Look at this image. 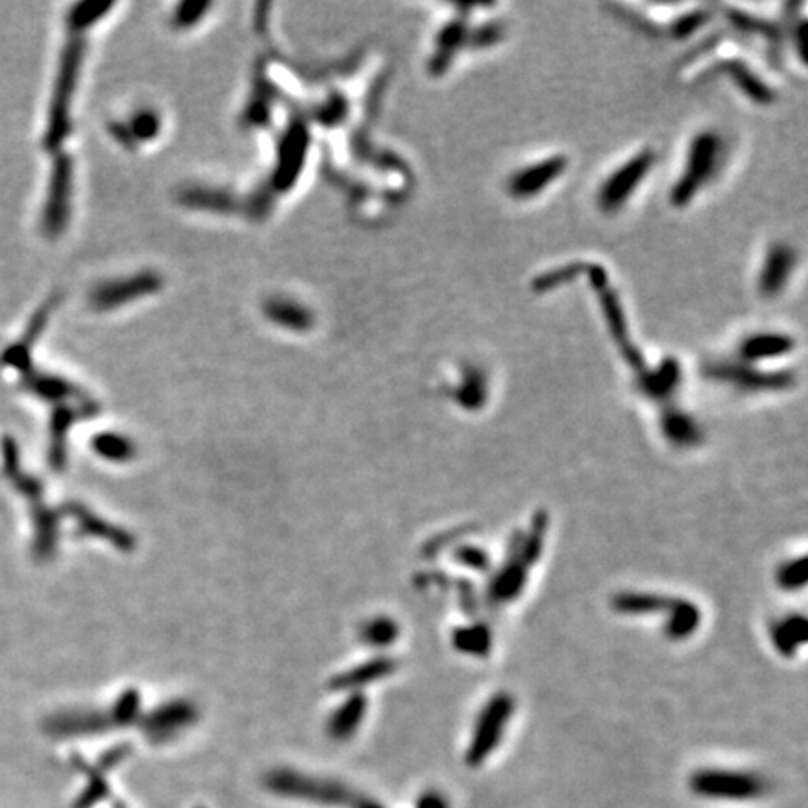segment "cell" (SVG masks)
Here are the masks:
<instances>
[{"label": "cell", "mask_w": 808, "mask_h": 808, "mask_svg": "<svg viewBox=\"0 0 808 808\" xmlns=\"http://www.w3.org/2000/svg\"><path fill=\"white\" fill-rule=\"evenodd\" d=\"M725 156V142L717 131L706 130L697 133L687 148L684 171L670 191V201L681 208L689 205L706 188L719 171Z\"/></svg>", "instance_id": "6da1fadb"}, {"label": "cell", "mask_w": 808, "mask_h": 808, "mask_svg": "<svg viewBox=\"0 0 808 808\" xmlns=\"http://www.w3.org/2000/svg\"><path fill=\"white\" fill-rule=\"evenodd\" d=\"M689 788L695 796L711 801H755L767 794V780L760 775L739 769L708 767L690 775Z\"/></svg>", "instance_id": "7a4b0ae2"}, {"label": "cell", "mask_w": 808, "mask_h": 808, "mask_svg": "<svg viewBox=\"0 0 808 808\" xmlns=\"http://www.w3.org/2000/svg\"><path fill=\"white\" fill-rule=\"evenodd\" d=\"M515 708L517 704L513 695H509L506 690L496 692L487 700L473 722L472 738L465 756L468 766H483L487 758L500 747L509 722L513 719Z\"/></svg>", "instance_id": "3957f363"}, {"label": "cell", "mask_w": 808, "mask_h": 808, "mask_svg": "<svg viewBox=\"0 0 808 808\" xmlns=\"http://www.w3.org/2000/svg\"><path fill=\"white\" fill-rule=\"evenodd\" d=\"M139 714H141V692L130 687L106 711L92 709V711H71V714L59 715L53 720V726L57 732L83 736V734H98L111 730V728L133 725Z\"/></svg>", "instance_id": "277c9868"}, {"label": "cell", "mask_w": 808, "mask_h": 808, "mask_svg": "<svg viewBox=\"0 0 808 808\" xmlns=\"http://www.w3.org/2000/svg\"><path fill=\"white\" fill-rule=\"evenodd\" d=\"M657 153L651 148H646L631 160L621 163L616 171L610 172L601 188L597 189V207L601 212L616 213L626 207L632 193L640 188L644 178L648 177L656 166Z\"/></svg>", "instance_id": "5b68a950"}, {"label": "cell", "mask_w": 808, "mask_h": 808, "mask_svg": "<svg viewBox=\"0 0 808 808\" xmlns=\"http://www.w3.org/2000/svg\"><path fill=\"white\" fill-rule=\"evenodd\" d=\"M531 563L522 552L515 536L508 545V555L502 566L498 567V571L492 575L489 588H487V599L496 607L508 605L519 599L520 593L525 591L528 575H530Z\"/></svg>", "instance_id": "8992f818"}, {"label": "cell", "mask_w": 808, "mask_h": 808, "mask_svg": "<svg viewBox=\"0 0 808 808\" xmlns=\"http://www.w3.org/2000/svg\"><path fill=\"white\" fill-rule=\"evenodd\" d=\"M199 717L197 706L189 700H171L161 704L142 719V732L152 744H167L196 722Z\"/></svg>", "instance_id": "52a82bcc"}, {"label": "cell", "mask_w": 808, "mask_h": 808, "mask_svg": "<svg viewBox=\"0 0 808 808\" xmlns=\"http://www.w3.org/2000/svg\"><path fill=\"white\" fill-rule=\"evenodd\" d=\"M567 171L566 156H550L515 171L508 178V193L517 201H530Z\"/></svg>", "instance_id": "ba28073f"}, {"label": "cell", "mask_w": 808, "mask_h": 808, "mask_svg": "<svg viewBox=\"0 0 808 808\" xmlns=\"http://www.w3.org/2000/svg\"><path fill=\"white\" fill-rule=\"evenodd\" d=\"M709 377L741 391L788 390L794 383L790 372H761L747 363H717L709 367Z\"/></svg>", "instance_id": "9c48e42d"}, {"label": "cell", "mask_w": 808, "mask_h": 808, "mask_svg": "<svg viewBox=\"0 0 808 808\" xmlns=\"http://www.w3.org/2000/svg\"><path fill=\"white\" fill-rule=\"evenodd\" d=\"M796 268V251L788 243H775L767 249L758 272V290L766 298H775L786 289Z\"/></svg>", "instance_id": "30bf717a"}, {"label": "cell", "mask_w": 808, "mask_h": 808, "mask_svg": "<svg viewBox=\"0 0 808 808\" xmlns=\"http://www.w3.org/2000/svg\"><path fill=\"white\" fill-rule=\"evenodd\" d=\"M68 513L77 519L79 536L98 537V539H103L107 543L112 545L114 549L124 550V552H131V550L136 549V537L131 536L130 531L100 519L90 509L73 503V506H70Z\"/></svg>", "instance_id": "8fae6325"}, {"label": "cell", "mask_w": 808, "mask_h": 808, "mask_svg": "<svg viewBox=\"0 0 808 808\" xmlns=\"http://www.w3.org/2000/svg\"><path fill=\"white\" fill-rule=\"evenodd\" d=\"M796 349V339L779 331H760L745 337L739 345V360L747 366H755L758 361L775 360L790 355Z\"/></svg>", "instance_id": "7c38bea8"}, {"label": "cell", "mask_w": 808, "mask_h": 808, "mask_svg": "<svg viewBox=\"0 0 808 808\" xmlns=\"http://www.w3.org/2000/svg\"><path fill=\"white\" fill-rule=\"evenodd\" d=\"M674 597L657 593V591L626 590L616 593L610 601L614 612L629 618H644L665 614L670 607Z\"/></svg>", "instance_id": "4fadbf2b"}, {"label": "cell", "mask_w": 808, "mask_h": 808, "mask_svg": "<svg viewBox=\"0 0 808 808\" xmlns=\"http://www.w3.org/2000/svg\"><path fill=\"white\" fill-rule=\"evenodd\" d=\"M396 659L390 657H377L371 661L363 662L360 667H355L349 672L337 674L336 678L330 679V689L336 692L342 690H356L366 687V685L377 684L380 679L390 678L391 674H396Z\"/></svg>", "instance_id": "5bb4252c"}, {"label": "cell", "mask_w": 808, "mask_h": 808, "mask_svg": "<svg viewBox=\"0 0 808 808\" xmlns=\"http://www.w3.org/2000/svg\"><path fill=\"white\" fill-rule=\"evenodd\" d=\"M665 618V637L672 642H684L695 637L702 626V610L697 602L681 597H674Z\"/></svg>", "instance_id": "9a60e30c"}, {"label": "cell", "mask_w": 808, "mask_h": 808, "mask_svg": "<svg viewBox=\"0 0 808 808\" xmlns=\"http://www.w3.org/2000/svg\"><path fill=\"white\" fill-rule=\"evenodd\" d=\"M662 437L674 448H697L704 440L702 429L689 413L679 408H667L661 416Z\"/></svg>", "instance_id": "2e32d148"}, {"label": "cell", "mask_w": 808, "mask_h": 808, "mask_svg": "<svg viewBox=\"0 0 808 808\" xmlns=\"http://www.w3.org/2000/svg\"><path fill=\"white\" fill-rule=\"evenodd\" d=\"M808 624L802 614H790L775 621L769 631L775 651L782 657H794L807 644Z\"/></svg>", "instance_id": "e0dca14e"}, {"label": "cell", "mask_w": 808, "mask_h": 808, "mask_svg": "<svg viewBox=\"0 0 808 808\" xmlns=\"http://www.w3.org/2000/svg\"><path fill=\"white\" fill-rule=\"evenodd\" d=\"M679 382H681V369L678 361L672 360L665 361L657 371H644L638 375V390L651 401L670 399L678 390Z\"/></svg>", "instance_id": "ac0fdd59"}, {"label": "cell", "mask_w": 808, "mask_h": 808, "mask_svg": "<svg viewBox=\"0 0 808 808\" xmlns=\"http://www.w3.org/2000/svg\"><path fill=\"white\" fill-rule=\"evenodd\" d=\"M367 697L363 692H355L347 698V702H342L341 708L331 715L328 720V734L337 741L350 739L358 732L361 722L366 719Z\"/></svg>", "instance_id": "d6986e66"}, {"label": "cell", "mask_w": 808, "mask_h": 808, "mask_svg": "<svg viewBox=\"0 0 808 808\" xmlns=\"http://www.w3.org/2000/svg\"><path fill=\"white\" fill-rule=\"evenodd\" d=\"M453 399L467 412H478L489 399V383L478 367L467 366L453 390Z\"/></svg>", "instance_id": "ffe728a7"}, {"label": "cell", "mask_w": 808, "mask_h": 808, "mask_svg": "<svg viewBox=\"0 0 808 808\" xmlns=\"http://www.w3.org/2000/svg\"><path fill=\"white\" fill-rule=\"evenodd\" d=\"M451 642H453V648L462 656L483 659L492 651L495 635L483 621H473L468 626L457 627L453 635H451Z\"/></svg>", "instance_id": "44dd1931"}, {"label": "cell", "mask_w": 808, "mask_h": 808, "mask_svg": "<svg viewBox=\"0 0 808 808\" xmlns=\"http://www.w3.org/2000/svg\"><path fill=\"white\" fill-rule=\"evenodd\" d=\"M401 637V626L390 616H377L360 627V640L369 648H390Z\"/></svg>", "instance_id": "7402d4cb"}, {"label": "cell", "mask_w": 808, "mask_h": 808, "mask_svg": "<svg viewBox=\"0 0 808 808\" xmlns=\"http://www.w3.org/2000/svg\"><path fill=\"white\" fill-rule=\"evenodd\" d=\"M92 448L101 459L111 460V462H130L136 459V443L130 438L117 432H101L100 437L92 440Z\"/></svg>", "instance_id": "603a6c76"}, {"label": "cell", "mask_w": 808, "mask_h": 808, "mask_svg": "<svg viewBox=\"0 0 808 808\" xmlns=\"http://www.w3.org/2000/svg\"><path fill=\"white\" fill-rule=\"evenodd\" d=\"M807 556L791 558V560L780 563V566L777 567V572H775V582H777L780 590L785 591L802 590V588L807 586Z\"/></svg>", "instance_id": "cb8c5ba5"}, {"label": "cell", "mask_w": 808, "mask_h": 808, "mask_svg": "<svg viewBox=\"0 0 808 808\" xmlns=\"http://www.w3.org/2000/svg\"><path fill=\"white\" fill-rule=\"evenodd\" d=\"M453 560L470 571L487 572L492 567L489 552L476 545H460L453 550Z\"/></svg>", "instance_id": "d4e9b609"}, {"label": "cell", "mask_w": 808, "mask_h": 808, "mask_svg": "<svg viewBox=\"0 0 808 808\" xmlns=\"http://www.w3.org/2000/svg\"><path fill=\"white\" fill-rule=\"evenodd\" d=\"M470 530L472 528H455V530L446 531L442 536H438L437 539H432V541L426 543V547H423V556L426 558H435L440 550L446 549L449 543H453L460 537L467 536Z\"/></svg>", "instance_id": "484cf974"}, {"label": "cell", "mask_w": 808, "mask_h": 808, "mask_svg": "<svg viewBox=\"0 0 808 808\" xmlns=\"http://www.w3.org/2000/svg\"><path fill=\"white\" fill-rule=\"evenodd\" d=\"M457 590H459V605L468 616H472L473 610L478 608V593L473 588L472 582L468 580H457Z\"/></svg>", "instance_id": "4316f807"}, {"label": "cell", "mask_w": 808, "mask_h": 808, "mask_svg": "<svg viewBox=\"0 0 808 808\" xmlns=\"http://www.w3.org/2000/svg\"><path fill=\"white\" fill-rule=\"evenodd\" d=\"M418 808H449V802L440 791H427L418 801Z\"/></svg>", "instance_id": "83f0119b"}]
</instances>
